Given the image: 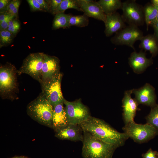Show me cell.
Returning <instances> with one entry per match:
<instances>
[{"label": "cell", "instance_id": "obj_1", "mask_svg": "<svg viewBox=\"0 0 158 158\" xmlns=\"http://www.w3.org/2000/svg\"><path fill=\"white\" fill-rule=\"evenodd\" d=\"M83 131H87L96 138L117 148L124 145L129 138L125 133H120L104 120L90 116L80 125Z\"/></svg>", "mask_w": 158, "mask_h": 158}, {"label": "cell", "instance_id": "obj_2", "mask_svg": "<svg viewBox=\"0 0 158 158\" xmlns=\"http://www.w3.org/2000/svg\"><path fill=\"white\" fill-rule=\"evenodd\" d=\"M83 131L82 155L84 158H112L117 147Z\"/></svg>", "mask_w": 158, "mask_h": 158}, {"label": "cell", "instance_id": "obj_3", "mask_svg": "<svg viewBox=\"0 0 158 158\" xmlns=\"http://www.w3.org/2000/svg\"><path fill=\"white\" fill-rule=\"evenodd\" d=\"M53 107L42 92L27 107L28 114L38 123L52 128Z\"/></svg>", "mask_w": 158, "mask_h": 158}, {"label": "cell", "instance_id": "obj_4", "mask_svg": "<svg viewBox=\"0 0 158 158\" xmlns=\"http://www.w3.org/2000/svg\"><path fill=\"white\" fill-rule=\"evenodd\" d=\"M18 71L11 64L0 68V93L3 98L13 99L12 95L18 90L16 74Z\"/></svg>", "mask_w": 158, "mask_h": 158}, {"label": "cell", "instance_id": "obj_5", "mask_svg": "<svg viewBox=\"0 0 158 158\" xmlns=\"http://www.w3.org/2000/svg\"><path fill=\"white\" fill-rule=\"evenodd\" d=\"M123 129L129 138L139 143L147 141L158 133V130L150 124H139L135 122L125 125Z\"/></svg>", "mask_w": 158, "mask_h": 158}, {"label": "cell", "instance_id": "obj_6", "mask_svg": "<svg viewBox=\"0 0 158 158\" xmlns=\"http://www.w3.org/2000/svg\"><path fill=\"white\" fill-rule=\"evenodd\" d=\"M44 54L42 52L30 54L23 60L20 68L18 70V74H28L40 83Z\"/></svg>", "mask_w": 158, "mask_h": 158}, {"label": "cell", "instance_id": "obj_7", "mask_svg": "<svg viewBox=\"0 0 158 158\" xmlns=\"http://www.w3.org/2000/svg\"><path fill=\"white\" fill-rule=\"evenodd\" d=\"M63 103L68 124L80 125L91 116L87 108L80 100L69 102L64 99Z\"/></svg>", "mask_w": 158, "mask_h": 158}, {"label": "cell", "instance_id": "obj_8", "mask_svg": "<svg viewBox=\"0 0 158 158\" xmlns=\"http://www.w3.org/2000/svg\"><path fill=\"white\" fill-rule=\"evenodd\" d=\"M62 76V74L60 72L49 80L41 84L42 92L53 107L63 102L64 99L61 88Z\"/></svg>", "mask_w": 158, "mask_h": 158}, {"label": "cell", "instance_id": "obj_9", "mask_svg": "<svg viewBox=\"0 0 158 158\" xmlns=\"http://www.w3.org/2000/svg\"><path fill=\"white\" fill-rule=\"evenodd\" d=\"M121 9L123 20L129 25L138 27L144 23L145 18L143 8L135 1H126L122 2Z\"/></svg>", "mask_w": 158, "mask_h": 158}, {"label": "cell", "instance_id": "obj_10", "mask_svg": "<svg viewBox=\"0 0 158 158\" xmlns=\"http://www.w3.org/2000/svg\"><path fill=\"white\" fill-rule=\"evenodd\" d=\"M143 36L142 32L138 27L129 25L116 33L111 41L116 45H126L134 49L135 43Z\"/></svg>", "mask_w": 158, "mask_h": 158}, {"label": "cell", "instance_id": "obj_11", "mask_svg": "<svg viewBox=\"0 0 158 158\" xmlns=\"http://www.w3.org/2000/svg\"><path fill=\"white\" fill-rule=\"evenodd\" d=\"M76 1L81 11L87 16L105 22L106 15L97 1L91 0H76Z\"/></svg>", "mask_w": 158, "mask_h": 158}, {"label": "cell", "instance_id": "obj_12", "mask_svg": "<svg viewBox=\"0 0 158 158\" xmlns=\"http://www.w3.org/2000/svg\"><path fill=\"white\" fill-rule=\"evenodd\" d=\"M59 68V60L57 57L44 54L40 84L47 82L60 72Z\"/></svg>", "mask_w": 158, "mask_h": 158}, {"label": "cell", "instance_id": "obj_13", "mask_svg": "<svg viewBox=\"0 0 158 158\" xmlns=\"http://www.w3.org/2000/svg\"><path fill=\"white\" fill-rule=\"evenodd\" d=\"M55 131V136L61 140L83 141V131L80 125L68 124Z\"/></svg>", "mask_w": 158, "mask_h": 158}, {"label": "cell", "instance_id": "obj_14", "mask_svg": "<svg viewBox=\"0 0 158 158\" xmlns=\"http://www.w3.org/2000/svg\"><path fill=\"white\" fill-rule=\"evenodd\" d=\"M132 90L126 91L122 100L123 115L125 125L134 122V119L138 109V104L135 99L132 98Z\"/></svg>", "mask_w": 158, "mask_h": 158}, {"label": "cell", "instance_id": "obj_15", "mask_svg": "<svg viewBox=\"0 0 158 158\" xmlns=\"http://www.w3.org/2000/svg\"><path fill=\"white\" fill-rule=\"evenodd\" d=\"M132 93L134 94L138 104L152 107L156 105L154 89L150 84L146 83L140 88L132 90Z\"/></svg>", "mask_w": 158, "mask_h": 158}, {"label": "cell", "instance_id": "obj_16", "mask_svg": "<svg viewBox=\"0 0 158 158\" xmlns=\"http://www.w3.org/2000/svg\"><path fill=\"white\" fill-rule=\"evenodd\" d=\"M125 22L122 16L118 12L107 15L104 23L105 35L109 37L121 30L126 27Z\"/></svg>", "mask_w": 158, "mask_h": 158}, {"label": "cell", "instance_id": "obj_17", "mask_svg": "<svg viewBox=\"0 0 158 158\" xmlns=\"http://www.w3.org/2000/svg\"><path fill=\"white\" fill-rule=\"evenodd\" d=\"M152 60L146 56L142 51L133 52L129 58V63L133 71L137 73H141L152 63Z\"/></svg>", "mask_w": 158, "mask_h": 158}, {"label": "cell", "instance_id": "obj_18", "mask_svg": "<svg viewBox=\"0 0 158 158\" xmlns=\"http://www.w3.org/2000/svg\"><path fill=\"white\" fill-rule=\"evenodd\" d=\"M63 102L53 107L52 128L54 131L63 128L68 124V121Z\"/></svg>", "mask_w": 158, "mask_h": 158}, {"label": "cell", "instance_id": "obj_19", "mask_svg": "<svg viewBox=\"0 0 158 158\" xmlns=\"http://www.w3.org/2000/svg\"><path fill=\"white\" fill-rule=\"evenodd\" d=\"M157 40L155 37L153 35H148L143 36L140 40L139 47L149 51L152 56H154L158 53Z\"/></svg>", "mask_w": 158, "mask_h": 158}, {"label": "cell", "instance_id": "obj_20", "mask_svg": "<svg viewBox=\"0 0 158 158\" xmlns=\"http://www.w3.org/2000/svg\"><path fill=\"white\" fill-rule=\"evenodd\" d=\"M97 2L106 15L116 12L117 10L121 8L122 3L120 0H99Z\"/></svg>", "mask_w": 158, "mask_h": 158}, {"label": "cell", "instance_id": "obj_21", "mask_svg": "<svg viewBox=\"0 0 158 158\" xmlns=\"http://www.w3.org/2000/svg\"><path fill=\"white\" fill-rule=\"evenodd\" d=\"M70 15L66 14L64 13L55 14L53 23V29L56 30L61 28L69 27Z\"/></svg>", "mask_w": 158, "mask_h": 158}, {"label": "cell", "instance_id": "obj_22", "mask_svg": "<svg viewBox=\"0 0 158 158\" xmlns=\"http://www.w3.org/2000/svg\"><path fill=\"white\" fill-rule=\"evenodd\" d=\"M145 21L146 26L147 29L148 30L150 25H152L156 18L158 13V9L152 4L147 5L143 8Z\"/></svg>", "mask_w": 158, "mask_h": 158}, {"label": "cell", "instance_id": "obj_23", "mask_svg": "<svg viewBox=\"0 0 158 158\" xmlns=\"http://www.w3.org/2000/svg\"><path fill=\"white\" fill-rule=\"evenodd\" d=\"M89 23L88 17L85 14L83 15H70L69 26H76L79 27L87 26Z\"/></svg>", "mask_w": 158, "mask_h": 158}, {"label": "cell", "instance_id": "obj_24", "mask_svg": "<svg viewBox=\"0 0 158 158\" xmlns=\"http://www.w3.org/2000/svg\"><path fill=\"white\" fill-rule=\"evenodd\" d=\"M70 8L81 11L77 4L76 0H62L54 14H56L58 13H64L66 10Z\"/></svg>", "mask_w": 158, "mask_h": 158}, {"label": "cell", "instance_id": "obj_25", "mask_svg": "<svg viewBox=\"0 0 158 158\" xmlns=\"http://www.w3.org/2000/svg\"><path fill=\"white\" fill-rule=\"evenodd\" d=\"M146 119L147 123L151 125L158 130V104L152 107Z\"/></svg>", "mask_w": 158, "mask_h": 158}, {"label": "cell", "instance_id": "obj_26", "mask_svg": "<svg viewBox=\"0 0 158 158\" xmlns=\"http://www.w3.org/2000/svg\"><path fill=\"white\" fill-rule=\"evenodd\" d=\"M12 34L7 30H1L0 32V46L10 44L13 39Z\"/></svg>", "mask_w": 158, "mask_h": 158}, {"label": "cell", "instance_id": "obj_27", "mask_svg": "<svg viewBox=\"0 0 158 158\" xmlns=\"http://www.w3.org/2000/svg\"><path fill=\"white\" fill-rule=\"evenodd\" d=\"M20 27L19 23L16 20H12L9 23L7 30L13 34H16Z\"/></svg>", "mask_w": 158, "mask_h": 158}, {"label": "cell", "instance_id": "obj_28", "mask_svg": "<svg viewBox=\"0 0 158 158\" xmlns=\"http://www.w3.org/2000/svg\"><path fill=\"white\" fill-rule=\"evenodd\" d=\"M20 1L19 0H13L11 1L7 6V13L11 14L12 11L16 8L20 6Z\"/></svg>", "mask_w": 158, "mask_h": 158}, {"label": "cell", "instance_id": "obj_29", "mask_svg": "<svg viewBox=\"0 0 158 158\" xmlns=\"http://www.w3.org/2000/svg\"><path fill=\"white\" fill-rule=\"evenodd\" d=\"M27 2L33 11H42L43 9L36 0H28Z\"/></svg>", "mask_w": 158, "mask_h": 158}, {"label": "cell", "instance_id": "obj_30", "mask_svg": "<svg viewBox=\"0 0 158 158\" xmlns=\"http://www.w3.org/2000/svg\"><path fill=\"white\" fill-rule=\"evenodd\" d=\"M62 0H51L50 1L51 10L52 13L54 14V13L59 6Z\"/></svg>", "mask_w": 158, "mask_h": 158}, {"label": "cell", "instance_id": "obj_31", "mask_svg": "<svg viewBox=\"0 0 158 158\" xmlns=\"http://www.w3.org/2000/svg\"><path fill=\"white\" fill-rule=\"evenodd\" d=\"M14 18H11L6 19L0 23V28L1 30H7L8 28L9 23Z\"/></svg>", "mask_w": 158, "mask_h": 158}, {"label": "cell", "instance_id": "obj_32", "mask_svg": "<svg viewBox=\"0 0 158 158\" xmlns=\"http://www.w3.org/2000/svg\"><path fill=\"white\" fill-rule=\"evenodd\" d=\"M40 5L43 10L48 11L50 8L48 3L44 0H36Z\"/></svg>", "mask_w": 158, "mask_h": 158}, {"label": "cell", "instance_id": "obj_33", "mask_svg": "<svg viewBox=\"0 0 158 158\" xmlns=\"http://www.w3.org/2000/svg\"><path fill=\"white\" fill-rule=\"evenodd\" d=\"M144 158H157L155 152L150 149L143 155Z\"/></svg>", "mask_w": 158, "mask_h": 158}, {"label": "cell", "instance_id": "obj_34", "mask_svg": "<svg viewBox=\"0 0 158 158\" xmlns=\"http://www.w3.org/2000/svg\"><path fill=\"white\" fill-rule=\"evenodd\" d=\"M9 0H0V9L1 10L7 6H8L10 3Z\"/></svg>", "mask_w": 158, "mask_h": 158}, {"label": "cell", "instance_id": "obj_35", "mask_svg": "<svg viewBox=\"0 0 158 158\" xmlns=\"http://www.w3.org/2000/svg\"><path fill=\"white\" fill-rule=\"evenodd\" d=\"M151 25L153 26L154 30L155 37L158 41V22L154 23Z\"/></svg>", "mask_w": 158, "mask_h": 158}, {"label": "cell", "instance_id": "obj_36", "mask_svg": "<svg viewBox=\"0 0 158 158\" xmlns=\"http://www.w3.org/2000/svg\"><path fill=\"white\" fill-rule=\"evenodd\" d=\"M152 4L156 8L158 9V0H152L151 1Z\"/></svg>", "mask_w": 158, "mask_h": 158}, {"label": "cell", "instance_id": "obj_37", "mask_svg": "<svg viewBox=\"0 0 158 158\" xmlns=\"http://www.w3.org/2000/svg\"><path fill=\"white\" fill-rule=\"evenodd\" d=\"M10 158H30L25 156H16Z\"/></svg>", "mask_w": 158, "mask_h": 158}, {"label": "cell", "instance_id": "obj_38", "mask_svg": "<svg viewBox=\"0 0 158 158\" xmlns=\"http://www.w3.org/2000/svg\"><path fill=\"white\" fill-rule=\"evenodd\" d=\"M156 22H158V14H157V17L154 20V22L152 23V24L154 23H156Z\"/></svg>", "mask_w": 158, "mask_h": 158}]
</instances>
